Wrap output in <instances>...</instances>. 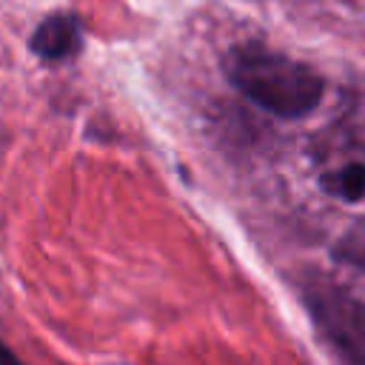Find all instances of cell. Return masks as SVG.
Listing matches in <instances>:
<instances>
[{
    "instance_id": "5b68a950",
    "label": "cell",
    "mask_w": 365,
    "mask_h": 365,
    "mask_svg": "<svg viewBox=\"0 0 365 365\" xmlns=\"http://www.w3.org/2000/svg\"><path fill=\"white\" fill-rule=\"evenodd\" d=\"M339 259H345L348 265H365V220L356 222L336 245L334 251Z\"/></svg>"
},
{
    "instance_id": "7a4b0ae2",
    "label": "cell",
    "mask_w": 365,
    "mask_h": 365,
    "mask_svg": "<svg viewBox=\"0 0 365 365\" xmlns=\"http://www.w3.org/2000/svg\"><path fill=\"white\" fill-rule=\"evenodd\" d=\"M302 302L336 359L342 365H365V302L328 277H308Z\"/></svg>"
},
{
    "instance_id": "6da1fadb",
    "label": "cell",
    "mask_w": 365,
    "mask_h": 365,
    "mask_svg": "<svg viewBox=\"0 0 365 365\" xmlns=\"http://www.w3.org/2000/svg\"><path fill=\"white\" fill-rule=\"evenodd\" d=\"M222 71L245 100L279 120L311 114L325 94V80L311 66L262 43H240L228 48Z\"/></svg>"
},
{
    "instance_id": "277c9868",
    "label": "cell",
    "mask_w": 365,
    "mask_h": 365,
    "mask_svg": "<svg viewBox=\"0 0 365 365\" xmlns=\"http://www.w3.org/2000/svg\"><path fill=\"white\" fill-rule=\"evenodd\" d=\"M322 191L336 197V200H345V202H356L365 197V165L362 163H348L336 171H328L322 180H319Z\"/></svg>"
},
{
    "instance_id": "3957f363",
    "label": "cell",
    "mask_w": 365,
    "mask_h": 365,
    "mask_svg": "<svg viewBox=\"0 0 365 365\" xmlns=\"http://www.w3.org/2000/svg\"><path fill=\"white\" fill-rule=\"evenodd\" d=\"M83 46L80 20L71 11H54L37 23V29L29 37V48L34 57L46 63H63L74 57Z\"/></svg>"
},
{
    "instance_id": "8992f818",
    "label": "cell",
    "mask_w": 365,
    "mask_h": 365,
    "mask_svg": "<svg viewBox=\"0 0 365 365\" xmlns=\"http://www.w3.org/2000/svg\"><path fill=\"white\" fill-rule=\"evenodd\" d=\"M0 365H23V362H20V356H17V354H14L3 339H0Z\"/></svg>"
}]
</instances>
